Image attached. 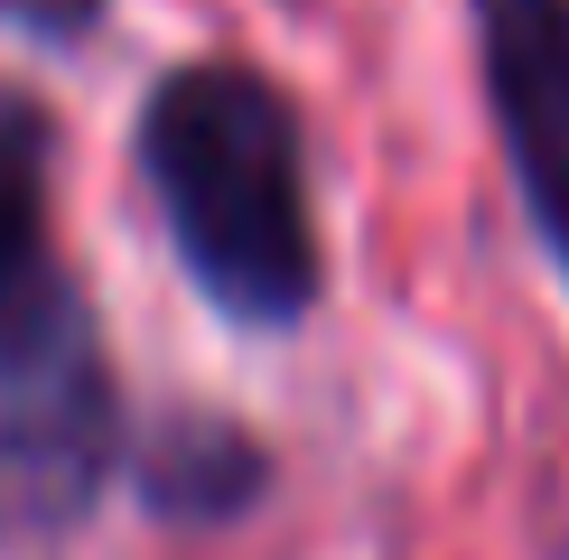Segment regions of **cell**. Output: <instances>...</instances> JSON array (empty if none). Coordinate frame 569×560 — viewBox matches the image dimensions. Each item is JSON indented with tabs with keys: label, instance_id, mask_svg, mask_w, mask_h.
<instances>
[{
	"label": "cell",
	"instance_id": "obj_1",
	"mask_svg": "<svg viewBox=\"0 0 569 560\" xmlns=\"http://www.w3.org/2000/svg\"><path fill=\"white\" fill-rule=\"evenodd\" d=\"M140 178L169 224V252L233 327L290 337L327 299L308 140L290 93L262 66L233 57L169 66L140 103Z\"/></svg>",
	"mask_w": 569,
	"mask_h": 560
},
{
	"label": "cell",
	"instance_id": "obj_2",
	"mask_svg": "<svg viewBox=\"0 0 569 560\" xmlns=\"http://www.w3.org/2000/svg\"><path fill=\"white\" fill-rule=\"evenodd\" d=\"M122 458L112 356L84 290L47 262L29 290L0 299V532L66 542Z\"/></svg>",
	"mask_w": 569,
	"mask_h": 560
},
{
	"label": "cell",
	"instance_id": "obj_3",
	"mask_svg": "<svg viewBox=\"0 0 569 560\" xmlns=\"http://www.w3.org/2000/svg\"><path fill=\"white\" fill-rule=\"evenodd\" d=\"M477 76L532 243L569 280V0H477Z\"/></svg>",
	"mask_w": 569,
	"mask_h": 560
},
{
	"label": "cell",
	"instance_id": "obj_4",
	"mask_svg": "<svg viewBox=\"0 0 569 560\" xmlns=\"http://www.w3.org/2000/svg\"><path fill=\"white\" fill-rule=\"evenodd\" d=\"M140 496H150L159 523H233V513L262 496V439L233 430V420L178 411L140 449Z\"/></svg>",
	"mask_w": 569,
	"mask_h": 560
},
{
	"label": "cell",
	"instance_id": "obj_5",
	"mask_svg": "<svg viewBox=\"0 0 569 560\" xmlns=\"http://www.w3.org/2000/svg\"><path fill=\"white\" fill-rule=\"evenodd\" d=\"M47 159H57L47 112L0 84V299L47 271Z\"/></svg>",
	"mask_w": 569,
	"mask_h": 560
},
{
	"label": "cell",
	"instance_id": "obj_6",
	"mask_svg": "<svg viewBox=\"0 0 569 560\" xmlns=\"http://www.w3.org/2000/svg\"><path fill=\"white\" fill-rule=\"evenodd\" d=\"M103 19V0H0V29H29V38H84Z\"/></svg>",
	"mask_w": 569,
	"mask_h": 560
}]
</instances>
